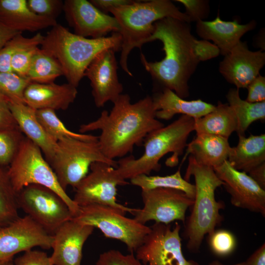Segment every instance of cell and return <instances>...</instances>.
Returning <instances> with one entry per match:
<instances>
[{
    "label": "cell",
    "instance_id": "cell-1",
    "mask_svg": "<svg viewBox=\"0 0 265 265\" xmlns=\"http://www.w3.org/2000/svg\"><path fill=\"white\" fill-rule=\"evenodd\" d=\"M112 103L110 112L104 110L96 120L81 125L79 132L100 130L98 143L101 151L107 158L115 160L132 153L149 133L164 125L156 118L150 96L131 103L130 96L122 94Z\"/></svg>",
    "mask_w": 265,
    "mask_h": 265
},
{
    "label": "cell",
    "instance_id": "cell-2",
    "mask_svg": "<svg viewBox=\"0 0 265 265\" xmlns=\"http://www.w3.org/2000/svg\"><path fill=\"white\" fill-rule=\"evenodd\" d=\"M155 40L162 43L164 58L148 61L141 53L142 64L160 90L168 89L182 99L187 97L189 80L200 62L195 51L196 38L191 33L189 23L171 17L157 21L146 43Z\"/></svg>",
    "mask_w": 265,
    "mask_h": 265
},
{
    "label": "cell",
    "instance_id": "cell-3",
    "mask_svg": "<svg viewBox=\"0 0 265 265\" xmlns=\"http://www.w3.org/2000/svg\"><path fill=\"white\" fill-rule=\"evenodd\" d=\"M41 49L60 64L68 83L77 88L94 58L107 49L121 51L122 37L119 32L99 38L83 37L57 24L44 36Z\"/></svg>",
    "mask_w": 265,
    "mask_h": 265
},
{
    "label": "cell",
    "instance_id": "cell-4",
    "mask_svg": "<svg viewBox=\"0 0 265 265\" xmlns=\"http://www.w3.org/2000/svg\"><path fill=\"white\" fill-rule=\"evenodd\" d=\"M191 176L194 178L195 194L191 213L184 223L183 235L188 250L196 253L204 236L213 233L223 220L219 212L225 205L216 200L215 191L224 183L213 168L198 163L190 155L184 179L188 182Z\"/></svg>",
    "mask_w": 265,
    "mask_h": 265
},
{
    "label": "cell",
    "instance_id": "cell-5",
    "mask_svg": "<svg viewBox=\"0 0 265 265\" xmlns=\"http://www.w3.org/2000/svg\"><path fill=\"white\" fill-rule=\"evenodd\" d=\"M194 126L193 118L182 115L169 125L149 133L143 140L144 150L140 157L128 156L117 161L120 175L126 180L140 175H149L152 171L160 170V160L169 153L172 155L166 160V165H177Z\"/></svg>",
    "mask_w": 265,
    "mask_h": 265
},
{
    "label": "cell",
    "instance_id": "cell-6",
    "mask_svg": "<svg viewBox=\"0 0 265 265\" xmlns=\"http://www.w3.org/2000/svg\"><path fill=\"white\" fill-rule=\"evenodd\" d=\"M116 20L122 37L120 65L130 76L128 66L131 51L140 48L146 43L154 30V24L165 18L171 17L190 23L184 12L169 0L133 1L132 3L113 8L110 11Z\"/></svg>",
    "mask_w": 265,
    "mask_h": 265
},
{
    "label": "cell",
    "instance_id": "cell-7",
    "mask_svg": "<svg viewBox=\"0 0 265 265\" xmlns=\"http://www.w3.org/2000/svg\"><path fill=\"white\" fill-rule=\"evenodd\" d=\"M40 149L25 136L18 151L7 169V173L17 193L30 185L48 187L60 196L67 204L73 217L79 213L80 207L60 186L52 167L44 158Z\"/></svg>",
    "mask_w": 265,
    "mask_h": 265
},
{
    "label": "cell",
    "instance_id": "cell-8",
    "mask_svg": "<svg viewBox=\"0 0 265 265\" xmlns=\"http://www.w3.org/2000/svg\"><path fill=\"white\" fill-rule=\"evenodd\" d=\"M98 161L117 167L116 160L110 159L103 154L98 140L65 137L57 141V149L50 165L66 191L68 186L75 188L87 175L91 165Z\"/></svg>",
    "mask_w": 265,
    "mask_h": 265
},
{
    "label": "cell",
    "instance_id": "cell-9",
    "mask_svg": "<svg viewBox=\"0 0 265 265\" xmlns=\"http://www.w3.org/2000/svg\"><path fill=\"white\" fill-rule=\"evenodd\" d=\"M125 213L110 206L91 204L80 207L79 213L72 219L98 228L106 237L121 241L130 253H133L150 232L151 227L126 217Z\"/></svg>",
    "mask_w": 265,
    "mask_h": 265
},
{
    "label": "cell",
    "instance_id": "cell-10",
    "mask_svg": "<svg viewBox=\"0 0 265 265\" xmlns=\"http://www.w3.org/2000/svg\"><path fill=\"white\" fill-rule=\"evenodd\" d=\"M17 202L26 214L53 235L73 215L67 204L52 189L39 185H30L17 193Z\"/></svg>",
    "mask_w": 265,
    "mask_h": 265
},
{
    "label": "cell",
    "instance_id": "cell-11",
    "mask_svg": "<svg viewBox=\"0 0 265 265\" xmlns=\"http://www.w3.org/2000/svg\"><path fill=\"white\" fill-rule=\"evenodd\" d=\"M90 172L75 187L73 200L79 207L91 204L110 206L133 213L136 209L127 207L116 202L117 186L128 184L116 168L104 162H95Z\"/></svg>",
    "mask_w": 265,
    "mask_h": 265
},
{
    "label": "cell",
    "instance_id": "cell-12",
    "mask_svg": "<svg viewBox=\"0 0 265 265\" xmlns=\"http://www.w3.org/2000/svg\"><path fill=\"white\" fill-rule=\"evenodd\" d=\"M150 227V232L135 251L141 263L145 265H200L184 256L178 222L173 229L170 224L156 222Z\"/></svg>",
    "mask_w": 265,
    "mask_h": 265
},
{
    "label": "cell",
    "instance_id": "cell-13",
    "mask_svg": "<svg viewBox=\"0 0 265 265\" xmlns=\"http://www.w3.org/2000/svg\"><path fill=\"white\" fill-rule=\"evenodd\" d=\"M141 196L143 207L136 209L132 214L143 224L150 220L165 224L175 220L184 223L186 212L194 202L183 191L169 188L142 190Z\"/></svg>",
    "mask_w": 265,
    "mask_h": 265
},
{
    "label": "cell",
    "instance_id": "cell-14",
    "mask_svg": "<svg viewBox=\"0 0 265 265\" xmlns=\"http://www.w3.org/2000/svg\"><path fill=\"white\" fill-rule=\"evenodd\" d=\"M53 236L26 215L0 229V261H9L35 247L52 248Z\"/></svg>",
    "mask_w": 265,
    "mask_h": 265
},
{
    "label": "cell",
    "instance_id": "cell-15",
    "mask_svg": "<svg viewBox=\"0 0 265 265\" xmlns=\"http://www.w3.org/2000/svg\"><path fill=\"white\" fill-rule=\"evenodd\" d=\"M63 11L74 33L86 38L106 37L109 32H119V25L113 16L106 14L86 0H66Z\"/></svg>",
    "mask_w": 265,
    "mask_h": 265
},
{
    "label": "cell",
    "instance_id": "cell-16",
    "mask_svg": "<svg viewBox=\"0 0 265 265\" xmlns=\"http://www.w3.org/2000/svg\"><path fill=\"white\" fill-rule=\"evenodd\" d=\"M234 206L265 215V190L247 173L234 168L228 161L213 168Z\"/></svg>",
    "mask_w": 265,
    "mask_h": 265
},
{
    "label": "cell",
    "instance_id": "cell-17",
    "mask_svg": "<svg viewBox=\"0 0 265 265\" xmlns=\"http://www.w3.org/2000/svg\"><path fill=\"white\" fill-rule=\"evenodd\" d=\"M116 51L107 49L99 53L86 69L84 77L90 82L95 106L103 107L108 101L113 103L123 91L118 77Z\"/></svg>",
    "mask_w": 265,
    "mask_h": 265
},
{
    "label": "cell",
    "instance_id": "cell-18",
    "mask_svg": "<svg viewBox=\"0 0 265 265\" xmlns=\"http://www.w3.org/2000/svg\"><path fill=\"white\" fill-rule=\"evenodd\" d=\"M265 64V53L250 51L246 42L240 41L224 56L219 71L224 79L238 89L246 88Z\"/></svg>",
    "mask_w": 265,
    "mask_h": 265
},
{
    "label": "cell",
    "instance_id": "cell-19",
    "mask_svg": "<svg viewBox=\"0 0 265 265\" xmlns=\"http://www.w3.org/2000/svg\"><path fill=\"white\" fill-rule=\"evenodd\" d=\"M94 229L72 218L63 223L53 235V264L81 265L83 245Z\"/></svg>",
    "mask_w": 265,
    "mask_h": 265
},
{
    "label": "cell",
    "instance_id": "cell-20",
    "mask_svg": "<svg viewBox=\"0 0 265 265\" xmlns=\"http://www.w3.org/2000/svg\"><path fill=\"white\" fill-rule=\"evenodd\" d=\"M256 26L255 21L240 24L236 19L233 21H223L218 14L212 21L197 22L196 32L203 40L213 41L219 49L220 54L225 56L240 41L244 34Z\"/></svg>",
    "mask_w": 265,
    "mask_h": 265
},
{
    "label": "cell",
    "instance_id": "cell-21",
    "mask_svg": "<svg viewBox=\"0 0 265 265\" xmlns=\"http://www.w3.org/2000/svg\"><path fill=\"white\" fill-rule=\"evenodd\" d=\"M77 88L68 83L30 82L24 92L25 104L35 109L66 110L76 99Z\"/></svg>",
    "mask_w": 265,
    "mask_h": 265
},
{
    "label": "cell",
    "instance_id": "cell-22",
    "mask_svg": "<svg viewBox=\"0 0 265 265\" xmlns=\"http://www.w3.org/2000/svg\"><path fill=\"white\" fill-rule=\"evenodd\" d=\"M152 98L156 117L161 120H169L178 114L198 119L212 111L215 106L201 99L185 100L168 89L155 93Z\"/></svg>",
    "mask_w": 265,
    "mask_h": 265
},
{
    "label": "cell",
    "instance_id": "cell-23",
    "mask_svg": "<svg viewBox=\"0 0 265 265\" xmlns=\"http://www.w3.org/2000/svg\"><path fill=\"white\" fill-rule=\"evenodd\" d=\"M9 108L23 133L41 150L50 164L57 149V142L46 132L38 120L35 109L25 104L8 102Z\"/></svg>",
    "mask_w": 265,
    "mask_h": 265
},
{
    "label": "cell",
    "instance_id": "cell-24",
    "mask_svg": "<svg viewBox=\"0 0 265 265\" xmlns=\"http://www.w3.org/2000/svg\"><path fill=\"white\" fill-rule=\"evenodd\" d=\"M0 22L22 32H35L54 26L56 20L40 16L27 7L26 0H0Z\"/></svg>",
    "mask_w": 265,
    "mask_h": 265
},
{
    "label": "cell",
    "instance_id": "cell-25",
    "mask_svg": "<svg viewBox=\"0 0 265 265\" xmlns=\"http://www.w3.org/2000/svg\"><path fill=\"white\" fill-rule=\"evenodd\" d=\"M186 148L183 161L190 154L198 163L213 168L227 160L231 148L228 138L206 133L196 134Z\"/></svg>",
    "mask_w": 265,
    "mask_h": 265
},
{
    "label": "cell",
    "instance_id": "cell-26",
    "mask_svg": "<svg viewBox=\"0 0 265 265\" xmlns=\"http://www.w3.org/2000/svg\"><path fill=\"white\" fill-rule=\"evenodd\" d=\"M238 136V144L231 147L227 160L236 169L248 173L265 162V134Z\"/></svg>",
    "mask_w": 265,
    "mask_h": 265
},
{
    "label": "cell",
    "instance_id": "cell-27",
    "mask_svg": "<svg viewBox=\"0 0 265 265\" xmlns=\"http://www.w3.org/2000/svg\"><path fill=\"white\" fill-rule=\"evenodd\" d=\"M237 128V120L233 110L228 103L221 102L212 111L194 119V131L196 134L206 133L228 138Z\"/></svg>",
    "mask_w": 265,
    "mask_h": 265
},
{
    "label": "cell",
    "instance_id": "cell-28",
    "mask_svg": "<svg viewBox=\"0 0 265 265\" xmlns=\"http://www.w3.org/2000/svg\"><path fill=\"white\" fill-rule=\"evenodd\" d=\"M228 104L233 110L237 120L236 132L245 136V131L254 122L265 119V101L250 103L242 100L239 89L231 88L226 96Z\"/></svg>",
    "mask_w": 265,
    "mask_h": 265
},
{
    "label": "cell",
    "instance_id": "cell-29",
    "mask_svg": "<svg viewBox=\"0 0 265 265\" xmlns=\"http://www.w3.org/2000/svg\"><path fill=\"white\" fill-rule=\"evenodd\" d=\"M63 76L62 68L58 61L38 48L30 62L26 78L31 82L48 83Z\"/></svg>",
    "mask_w": 265,
    "mask_h": 265
},
{
    "label": "cell",
    "instance_id": "cell-30",
    "mask_svg": "<svg viewBox=\"0 0 265 265\" xmlns=\"http://www.w3.org/2000/svg\"><path fill=\"white\" fill-rule=\"evenodd\" d=\"M130 180L132 185L140 187L142 190L156 188H173L182 191L190 198L193 200L194 199L195 186L182 177L180 169L169 175L160 176L140 175Z\"/></svg>",
    "mask_w": 265,
    "mask_h": 265
},
{
    "label": "cell",
    "instance_id": "cell-31",
    "mask_svg": "<svg viewBox=\"0 0 265 265\" xmlns=\"http://www.w3.org/2000/svg\"><path fill=\"white\" fill-rule=\"evenodd\" d=\"M17 193L9 178L7 169L0 165V229L19 217Z\"/></svg>",
    "mask_w": 265,
    "mask_h": 265
},
{
    "label": "cell",
    "instance_id": "cell-32",
    "mask_svg": "<svg viewBox=\"0 0 265 265\" xmlns=\"http://www.w3.org/2000/svg\"><path fill=\"white\" fill-rule=\"evenodd\" d=\"M36 117L47 133L54 140L71 137L85 141H98V136L77 133L68 130L59 119L55 111L49 109L36 110Z\"/></svg>",
    "mask_w": 265,
    "mask_h": 265
},
{
    "label": "cell",
    "instance_id": "cell-33",
    "mask_svg": "<svg viewBox=\"0 0 265 265\" xmlns=\"http://www.w3.org/2000/svg\"><path fill=\"white\" fill-rule=\"evenodd\" d=\"M44 36L38 32L31 37H23L12 57L11 68L13 73L26 78L32 57Z\"/></svg>",
    "mask_w": 265,
    "mask_h": 265
},
{
    "label": "cell",
    "instance_id": "cell-34",
    "mask_svg": "<svg viewBox=\"0 0 265 265\" xmlns=\"http://www.w3.org/2000/svg\"><path fill=\"white\" fill-rule=\"evenodd\" d=\"M30 82L13 72H0V93L8 102L25 104L24 92Z\"/></svg>",
    "mask_w": 265,
    "mask_h": 265
},
{
    "label": "cell",
    "instance_id": "cell-35",
    "mask_svg": "<svg viewBox=\"0 0 265 265\" xmlns=\"http://www.w3.org/2000/svg\"><path fill=\"white\" fill-rule=\"evenodd\" d=\"M24 137L19 128L0 129V165L3 167L10 165L16 156Z\"/></svg>",
    "mask_w": 265,
    "mask_h": 265
},
{
    "label": "cell",
    "instance_id": "cell-36",
    "mask_svg": "<svg viewBox=\"0 0 265 265\" xmlns=\"http://www.w3.org/2000/svg\"><path fill=\"white\" fill-rule=\"evenodd\" d=\"M235 236L226 230H217L209 235V244L216 256L225 257L231 254L236 247Z\"/></svg>",
    "mask_w": 265,
    "mask_h": 265
},
{
    "label": "cell",
    "instance_id": "cell-37",
    "mask_svg": "<svg viewBox=\"0 0 265 265\" xmlns=\"http://www.w3.org/2000/svg\"><path fill=\"white\" fill-rule=\"evenodd\" d=\"M63 1L60 0H27V7L35 14L56 20L63 11Z\"/></svg>",
    "mask_w": 265,
    "mask_h": 265
},
{
    "label": "cell",
    "instance_id": "cell-38",
    "mask_svg": "<svg viewBox=\"0 0 265 265\" xmlns=\"http://www.w3.org/2000/svg\"><path fill=\"white\" fill-rule=\"evenodd\" d=\"M95 265H142L133 253L125 255L119 250H109L101 254Z\"/></svg>",
    "mask_w": 265,
    "mask_h": 265
},
{
    "label": "cell",
    "instance_id": "cell-39",
    "mask_svg": "<svg viewBox=\"0 0 265 265\" xmlns=\"http://www.w3.org/2000/svg\"><path fill=\"white\" fill-rule=\"evenodd\" d=\"M186 9L185 14L191 22L203 20L209 15V1L204 0H177Z\"/></svg>",
    "mask_w": 265,
    "mask_h": 265
},
{
    "label": "cell",
    "instance_id": "cell-40",
    "mask_svg": "<svg viewBox=\"0 0 265 265\" xmlns=\"http://www.w3.org/2000/svg\"><path fill=\"white\" fill-rule=\"evenodd\" d=\"M23 37L22 33L17 34L0 49V72H13L11 68L12 57Z\"/></svg>",
    "mask_w": 265,
    "mask_h": 265
},
{
    "label": "cell",
    "instance_id": "cell-41",
    "mask_svg": "<svg viewBox=\"0 0 265 265\" xmlns=\"http://www.w3.org/2000/svg\"><path fill=\"white\" fill-rule=\"evenodd\" d=\"M13 265H53L50 256L43 251L30 249L13 261Z\"/></svg>",
    "mask_w": 265,
    "mask_h": 265
},
{
    "label": "cell",
    "instance_id": "cell-42",
    "mask_svg": "<svg viewBox=\"0 0 265 265\" xmlns=\"http://www.w3.org/2000/svg\"><path fill=\"white\" fill-rule=\"evenodd\" d=\"M248 94L245 100L250 103L265 101V78L259 75L246 88Z\"/></svg>",
    "mask_w": 265,
    "mask_h": 265
},
{
    "label": "cell",
    "instance_id": "cell-43",
    "mask_svg": "<svg viewBox=\"0 0 265 265\" xmlns=\"http://www.w3.org/2000/svg\"><path fill=\"white\" fill-rule=\"evenodd\" d=\"M195 51L200 62L216 57L220 54L219 49L214 44L205 40L196 39Z\"/></svg>",
    "mask_w": 265,
    "mask_h": 265
},
{
    "label": "cell",
    "instance_id": "cell-44",
    "mask_svg": "<svg viewBox=\"0 0 265 265\" xmlns=\"http://www.w3.org/2000/svg\"><path fill=\"white\" fill-rule=\"evenodd\" d=\"M19 128L9 108L7 100L0 93V129Z\"/></svg>",
    "mask_w": 265,
    "mask_h": 265
},
{
    "label": "cell",
    "instance_id": "cell-45",
    "mask_svg": "<svg viewBox=\"0 0 265 265\" xmlns=\"http://www.w3.org/2000/svg\"><path fill=\"white\" fill-rule=\"evenodd\" d=\"M131 0H90V1L103 13L108 14L113 8L132 3Z\"/></svg>",
    "mask_w": 265,
    "mask_h": 265
},
{
    "label": "cell",
    "instance_id": "cell-46",
    "mask_svg": "<svg viewBox=\"0 0 265 265\" xmlns=\"http://www.w3.org/2000/svg\"><path fill=\"white\" fill-rule=\"evenodd\" d=\"M243 265H265V243H263L243 262Z\"/></svg>",
    "mask_w": 265,
    "mask_h": 265
},
{
    "label": "cell",
    "instance_id": "cell-47",
    "mask_svg": "<svg viewBox=\"0 0 265 265\" xmlns=\"http://www.w3.org/2000/svg\"><path fill=\"white\" fill-rule=\"evenodd\" d=\"M248 174L262 188L265 190V162L253 169Z\"/></svg>",
    "mask_w": 265,
    "mask_h": 265
},
{
    "label": "cell",
    "instance_id": "cell-48",
    "mask_svg": "<svg viewBox=\"0 0 265 265\" xmlns=\"http://www.w3.org/2000/svg\"><path fill=\"white\" fill-rule=\"evenodd\" d=\"M19 33L22 32L11 29L0 22V49Z\"/></svg>",
    "mask_w": 265,
    "mask_h": 265
},
{
    "label": "cell",
    "instance_id": "cell-49",
    "mask_svg": "<svg viewBox=\"0 0 265 265\" xmlns=\"http://www.w3.org/2000/svg\"><path fill=\"white\" fill-rule=\"evenodd\" d=\"M208 265H225L223 264H222L221 262L217 260H214L209 264ZM232 265H243V262L241 263H238L236 264Z\"/></svg>",
    "mask_w": 265,
    "mask_h": 265
},
{
    "label": "cell",
    "instance_id": "cell-50",
    "mask_svg": "<svg viewBox=\"0 0 265 265\" xmlns=\"http://www.w3.org/2000/svg\"><path fill=\"white\" fill-rule=\"evenodd\" d=\"M0 265H13V261H0Z\"/></svg>",
    "mask_w": 265,
    "mask_h": 265
}]
</instances>
